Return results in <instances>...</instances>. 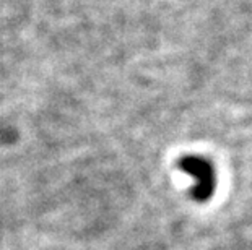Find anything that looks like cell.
Returning a JSON list of instances; mask_svg holds the SVG:
<instances>
[{
	"label": "cell",
	"mask_w": 252,
	"mask_h": 250,
	"mask_svg": "<svg viewBox=\"0 0 252 250\" xmlns=\"http://www.w3.org/2000/svg\"><path fill=\"white\" fill-rule=\"evenodd\" d=\"M179 167L195 179V185L190 192L195 201H207L210 198L217 187V175L212 164L200 156H186L179 161Z\"/></svg>",
	"instance_id": "obj_1"
}]
</instances>
